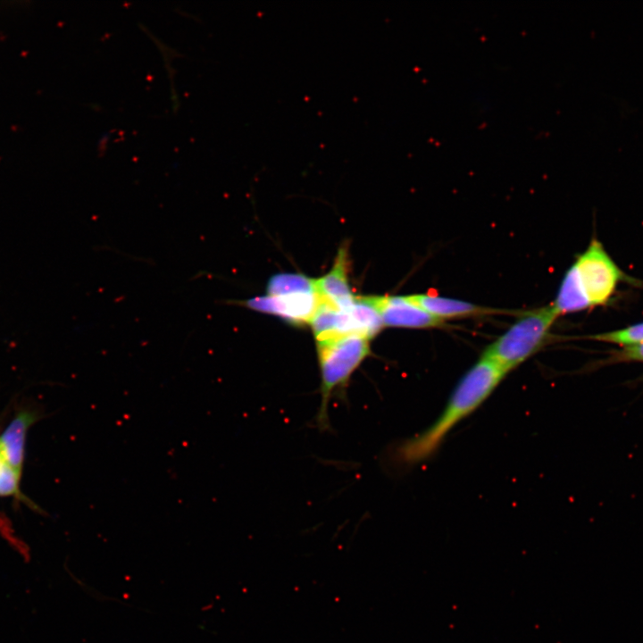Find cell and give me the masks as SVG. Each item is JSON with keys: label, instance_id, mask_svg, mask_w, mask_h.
I'll return each instance as SVG.
<instances>
[{"label": "cell", "instance_id": "obj_1", "mask_svg": "<svg viewBox=\"0 0 643 643\" xmlns=\"http://www.w3.org/2000/svg\"><path fill=\"white\" fill-rule=\"evenodd\" d=\"M506 374L494 362L480 355L458 380L434 422L399 445L396 451L398 462L412 465L431 457L448 433L489 397Z\"/></svg>", "mask_w": 643, "mask_h": 643}, {"label": "cell", "instance_id": "obj_2", "mask_svg": "<svg viewBox=\"0 0 643 643\" xmlns=\"http://www.w3.org/2000/svg\"><path fill=\"white\" fill-rule=\"evenodd\" d=\"M622 277L602 244L593 239L564 274L552 305L558 315L604 305Z\"/></svg>", "mask_w": 643, "mask_h": 643}, {"label": "cell", "instance_id": "obj_3", "mask_svg": "<svg viewBox=\"0 0 643 643\" xmlns=\"http://www.w3.org/2000/svg\"><path fill=\"white\" fill-rule=\"evenodd\" d=\"M558 317L553 305L526 311L497 339L482 356L506 373L538 353L550 339V330Z\"/></svg>", "mask_w": 643, "mask_h": 643}, {"label": "cell", "instance_id": "obj_4", "mask_svg": "<svg viewBox=\"0 0 643 643\" xmlns=\"http://www.w3.org/2000/svg\"><path fill=\"white\" fill-rule=\"evenodd\" d=\"M321 373V404L316 415L320 429L329 428V404L335 391L342 392L355 370L370 355V340L346 335L316 342Z\"/></svg>", "mask_w": 643, "mask_h": 643}, {"label": "cell", "instance_id": "obj_5", "mask_svg": "<svg viewBox=\"0 0 643 643\" xmlns=\"http://www.w3.org/2000/svg\"><path fill=\"white\" fill-rule=\"evenodd\" d=\"M248 309L278 315L292 324L310 323L320 303L316 292H299L280 296H262L235 302Z\"/></svg>", "mask_w": 643, "mask_h": 643}, {"label": "cell", "instance_id": "obj_6", "mask_svg": "<svg viewBox=\"0 0 643 643\" xmlns=\"http://www.w3.org/2000/svg\"><path fill=\"white\" fill-rule=\"evenodd\" d=\"M383 325L408 329H430L444 322L432 316L409 296H375Z\"/></svg>", "mask_w": 643, "mask_h": 643}, {"label": "cell", "instance_id": "obj_7", "mask_svg": "<svg viewBox=\"0 0 643 643\" xmlns=\"http://www.w3.org/2000/svg\"><path fill=\"white\" fill-rule=\"evenodd\" d=\"M349 255L347 245L338 249L330 271L315 280L316 290L321 299L339 309H347L355 301L348 280Z\"/></svg>", "mask_w": 643, "mask_h": 643}, {"label": "cell", "instance_id": "obj_8", "mask_svg": "<svg viewBox=\"0 0 643 643\" xmlns=\"http://www.w3.org/2000/svg\"><path fill=\"white\" fill-rule=\"evenodd\" d=\"M409 296L414 303L442 322H446L447 319L486 315L494 312L493 309L466 301L430 293L410 295Z\"/></svg>", "mask_w": 643, "mask_h": 643}, {"label": "cell", "instance_id": "obj_9", "mask_svg": "<svg viewBox=\"0 0 643 643\" xmlns=\"http://www.w3.org/2000/svg\"><path fill=\"white\" fill-rule=\"evenodd\" d=\"M31 422L30 414L21 413L10 423L0 438V445L6 461L20 473L26 431Z\"/></svg>", "mask_w": 643, "mask_h": 643}, {"label": "cell", "instance_id": "obj_10", "mask_svg": "<svg viewBox=\"0 0 643 643\" xmlns=\"http://www.w3.org/2000/svg\"><path fill=\"white\" fill-rule=\"evenodd\" d=\"M299 292H316L315 280L301 273L283 272L273 275L267 284V295L280 296Z\"/></svg>", "mask_w": 643, "mask_h": 643}, {"label": "cell", "instance_id": "obj_11", "mask_svg": "<svg viewBox=\"0 0 643 643\" xmlns=\"http://www.w3.org/2000/svg\"><path fill=\"white\" fill-rule=\"evenodd\" d=\"M592 338L622 345L624 347L643 343V322L632 326L595 335Z\"/></svg>", "mask_w": 643, "mask_h": 643}, {"label": "cell", "instance_id": "obj_12", "mask_svg": "<svg viewBox=\"0 0 643 643\" xmlns=\"http://www.w3.org/2000/svg\"><path fill=\"white\" fill-rule=\"evenodd\" d=\"M21 473L13 469L6 461L0 445V495L9 496L18 489Z\"/></svg>", "mask_w": 643, "mask_h": 643}, {"label": "cell", "instance_id": "obj_13", "mask_svg": "<svg viewBox=\"0 0 643 643\" xmlns=\"http://www.w3.org/2000/svg\"><path fill=\"white\" fill-rule=\"evenodd\" d=\"M621 357L627 360L643 362V343L624 347L621 353Z\"/></svg>", "mask_w": 643, "mask_h": 643}]
</instances>
